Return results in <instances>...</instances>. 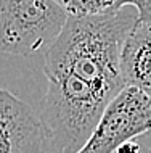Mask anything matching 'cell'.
Here are the masks:
<instances>
[{
	"label": "cell",
	"instance_id": "1",
	"mask_svg": "<svg viewBox=\"0 0 151 153\" xmlns=\"http://www.w3.org/2000/svg\"><path fill=\"white\" fill-rule=\"evenodd\" d=\"M68 11L56 0H0V52L29 56L63 32Z\"/></svg>",
	"mask_w": 151,
	"mask_h": 153
},
{
	"label": "cell",
	"instance_id": "2",
	"mask_svg": "<svg viewBox=\"0 0 151 153\" xmlns=\"http://www.w3.org/2000/svg\"><path fill=\"white\" fill-rule=\"evenodd\" d=\"M151 131V98L124 87L106 106L93 134L77 153H116L121 145Z\"/></svg>",
	"mask_w": 151,
	"mask_h": 153
},
{
	"label": "cell",
	"instance_id": "3",
	"mask_svg": "<svg viewBox=\"0 0 151 153\" xmlns=\"http://www.w3.org/2000/svg\"><path fill=\"white\" fill-rule=\"evenodd\" d=\"M47 140L35 110L0 89V153H45Z\"/></svg>",
	"mask_w": 151,
	"mask_h": 153
},
{
	"label": "cell",
	"instance_id": "4",
	"mask_svg": "<svg viewBox=\"0 0 151 153\" xmlns=\"http://www.w3.org/2000/svg\"><path fill=\"white\" fill-rule=\"evenodd\" d=\"M121 73L125 87H135L151 98V23L130 29L121 48Z\"/></svg>",
	"mask_w": 151,
	"mask_h": 153
},
{
	"label": "cell",
	"instance_id": "5",
	"mask_svg": "<svg viewBox=\"0 0 151 153\" xmlns=\"http://www.w3.org/2000/svg\"><path fill=\"white\" fill-rule=\"evenodd\" d=\"M130 5L137 10L138 23H151V0H130Z\"/></svg>",
	"mask_w": 151,
	"mask_h": 153
},
{
	"label": "cell",
	"instance_id": "6",
	"mask_svg": "<svg viewBox=\"0 0 151 153\" xmlns=\"http://www.w3.org/2000/svg\"><path fill=\"white\" fill-rule=\"evenodd\" d=\"M116 153H140V142H138V139L130 140V142L121 145L116 150Z\"/></svg>",
	"mask_w": 151,
	"mask_h": 153
},
{
	"label": "cell",
	"instance_id": "7",
	"mask_svg": "<svg viewBox=\"0 0 151 153\" xmlns=\"http://www.w3.org/2000/svg\"><path fill=\"white\" fill-rule=\"evenodd\" d=\"M137 139L140 142V153H151V131Z\"/></svg>",
	"mask_w": 151,
	"mask_h": 153
}]
</instances>
